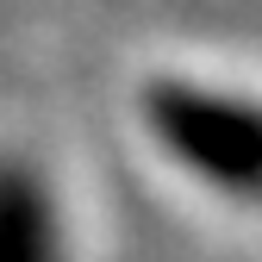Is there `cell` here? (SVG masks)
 <instances>
[{"instance_id":"7a4b0ae2","label":"cell","mask_w":262,"mask_h":262,"mask_svg":"<svg viewBox=\"0 0 262 262\" xmlns=\"http://www.w3.org/2000/svg\"><path fill=\"white\" fill-rule=\"evenodd\" d=\"M0 262H69L56 193L25 156H0Z\"/></svg>"},{"instance_id":"6da1fadb","label":"cell","mask_w":262,"mask_h":262,"mask_svg":"<svg viewBox=\"0 0 262 262\" xmlns=\"http://www.w3.org/2000/svg\"><path fill=\"white\" fill-rule=\"evenodd\" d=\"M144 131L175 156V169L193 181H206L231 200H250L262 181V125L256 106L237 94H219L206 81H181V75H156L138 94Z\"/></svg>"}]
</instances>
